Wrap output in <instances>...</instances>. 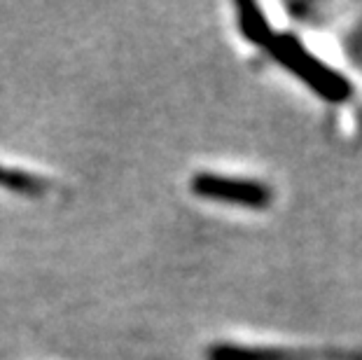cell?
I'll return each instance as SVG.
<instances>
[{
	"instance_id": "cell-2",
	"label": "cell",
	"mask_w": 362,
	"mask_h": 360,
	"mask_svg": "<svg viewBox=\"0 0 362 360\" xmlns=\"http://www.w3.org/2000/svg\"><path fill=\"white\" fill-rule=\"evenodd\" d=\"M0 182L10 190H17V192H26V194H37L45 187V182L33 178V175L19 171H5V168H0Z\"/></svg>"
},
{
	"instance_id": "cell-1",
	"label": "cell",
	"mask_w": 362,
	"mask_h": 360,
	"mask_svg": "<svg viewBox=\"0 0 362 360\" xmlns=\"http://www.w3.org/2000/svg\"><path fill=\"white\" fill-rule=\"evenodd\" d=\"M192 190H194L197 194L208 197V199L238 202V204H248V206H262V204H267V199H269L267 190L257 185V182L222 178V175H211V173L194 175Z\"/></svg>"
}]
</instances>
